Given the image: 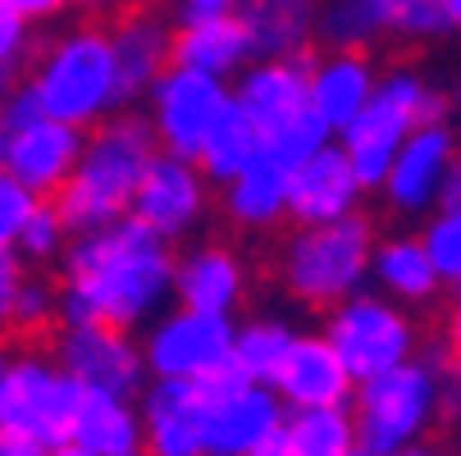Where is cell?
Here are the masks:
<instances>
[{
	"instance_id": "37",
	"label": "cell",
	"mask_w": 461,
	"mask_h": 456,
	"mask_svg": "<svg viewBox=\"0 0 461 456\" xmlns=\"http://www.w3.org/2000/svg\"><path fill=\"white\" fill-rule=\"evenodd\" d=\"M55 310V297L46 283H32L23 279L19 292H14V310H10V324H19V329H37V324H46Z\"/></svg>"
},
{
	"instance_id": "28",
	"label": "cell",
	"mask_w": 461,
	"mask_h": 456,
	"mask_svg": "<svg viewBox=\"0 0 461 456\" xmlns=\"http://www.w3.org/2000/svg\"><path fill=\"white\" fill-rule=\"evenodd\" d=\"M279 443L288 456H348L357 447V420L348 407H302L284 416Z\"/></svg>"
},
{
	"instance_id": "34",
	"label": "cell",
	"mask_w": 461,
	"mask_h": 456,
	"mask_svg": "<svg viewBox=\"0 0 461 456\" xmlns=\"http://www.w3.org/2000/svg\"><path fill=\"white\" fill-rule=\"evenodd\" d=\"M64 237H69V228H64L55 201H32V210H28V219H23V228H19V237H14V246H19L23 255H32V260H50V255L64 251Z\"/></svg>"
},
{
	"instance_id": "44",
	"label": "cell",
	"mask_w": 461,
	"mask_h": 456,
	"mask_svg": "<svg viewBox=\"0 0 461 456\" xmlns=\"http://www.w3.org/2000/svg\"><path fill=\"white\" fill-rule=\"evenodd\" d=\"M443 19H447V28L461 32V0H443Z\"/></svg>"
},
{
	"instance_id": "32",
	"label": "cell",
	"mask_w": 461,
	"mask_h": 456,
	"mask_svg": "<svg viewBox=\"0 0 461 456\" xmlns=\"http://www.w3.org/2000/svg\"><path fill=\"white\" fill-rule=\"evenodd\" d=\"M329 142H334V133L320 123V114H315V110H302L293 123L279 128V133L260 138V156H270V160L284 165V169H297L306 156H315V151L329 147Z\"/></svg>"
},
{
	"instance_id": "50",
	"label": "cell",
	"mask_w": 461,
	"mask_h": 456,
	"mask_svg": "<svg viewBox=\"0 0 461 456\" xmlns=\"http://www.w3.org/2000/svg\"><path fill=\"white\" fill-rule=\"evenodd\" d=\"M348 456H370V452H366V447H352V452H348Z\"/></svg>"
},
{
	"instance_id": "30",
	"label": "cell",
	"mask_w": 461,
	"mask_h": 456,
	"mask_svg": "<svg viewBox=\"0 0 461 456\" xmlns=\"http://www.w3.org/2000/svg\"><path fill=\"white\" fill-rule=\"evenodd\" d=\"M256 156H260V133L251 128V119L229 101V110H224L220 123L211 128V138H206L202 156H196V165H202L206 178L229 183V178H233L238 169H247Z\"/></svg>"
},
{
	"instance_id": "31",
	"label": "cell",
	"mask_w": 461,
	"mask_h": 456,
	"mask_svg": "<svg viewBox=\"0 0 461 456\" xmlns=\"http://www.w3.org/2000/svg\"><path fill=\"white\" fill-rule=\"evenodd\" d=\"M293 343V329L279 319H256V324H242L233 329V347H229V361L242 370V379L251 383H270L284 352Z\"/></svg>"
},
{
	"instance_id": "12",
	"label": "cell",
	"mask_w": 461,
	"mask_h": 456,
	"mask_svg": "<svg viewBox=\"0 0 461 456\" xmlns=\"http://www.w3.org/2000/svg\"><path fill=\"white\" fill-rule=\"evenodd\" d=\"M128 210H133V219L147 224L156 237L174 242L206 215V178L192 160L156 151L151 165L138 178V192H133V201H128Z\"/></svg>"
},
{
	"instance_id": "40",
	"label": "cell",
	"mask_w": 461,
	"mask_h": 456,
	"mask_svg": "<svg viewBox=\"0 0 461 456\" xmlns=\"http://www.w3.org/2000/svg\"><path fill=\"white\" fill-rule=\"evenodd\" d=\"M50 447L37 443L32 434H19V429H0V456H46Z\"/></svg>"
},
{
	"instance_id": "4",
	"label": "cell",
	"mask_w": 461,
	"mask_h": 456,
	"mask_svg": "<svg viewBox=\"0 0 461 456\" xmlns=\"http://www.w3.org/2000/svg\"><path fill=\"white\" fill-rule=\"evenodd\" d=\"M434 119H443V101L411 69L375 78L370 101L339 133V147H343L352 174L361 178V187H379L393 156H398V147L407 142V133L420 123H434Z\"/></svg>"
},
{
	"instance_id": "42",
	"label": "cell",
	"mask_w": 461,
	"mask_h": 456,
	"mask_svg": "<svg viewBox=\"0 0 461 456\" xmlns=\"http://www.w3.org/2000/svg\"><path fill=\"white\" fill-rule=\"evenodd\" d=\"M447 352H452V361H456V370H461V292H456L452 315H447Z\"/></svg>"
},
{
	"instance_id": "23",
	"label": "cell",
	"mask_w": 461,
	"mask_h": 456,
	"mask_svg": "<svg viewBox=\"0 0 461 456\" xmlns=\"http://www.w3.org/2000/svg\"><path fill=\"white\" fill-rule=\"evenodd\" d=\"M370 92H375V69L357 50H334L329 59L311 64L306 101L329 133H343V128L361 114V105L370 101Z\"/></svg>"
},
{
	"instance_id": "36",
	"label": "cell",
	"mask_w": 461,
	"mask_h": 456,
	"mask_svg": "<svg viewBox=\"0 0 461 456\" xmlns=\"http://www.w3.org/2000/svg\"><path fill=\"white\" fill-rule=\"evenodd\" d=\"M28 46H32V23L19 19L5 0H0V78H14L19 74Z\"/></svg>"
},
{
	"instance_id": "38",
	"label": "cell",
	"mask_w": 461,
	"mask_h": 456,
	"mask_svg": "<svg viewBox=\"0 0 461 456\" xmlns=\"http://www.w3.org/2000/svg\"><path fill=\"white\" fill-rule=\"evenodd\" d=\"M19 283H23L19 255H14V251H0V329H10V310H14Z\"/></svg>"
},
{
	"instance_id": "14",
	"label": "cell",
	"mask_w": 461,
	"mask_h": 456,
	"mask_svg": "<svg viewBox=\"0 0 461 456\" xmlns=\"http://www.w3.org/2000/svg\"><path fill=\"white\" fill-rule=\"evenodd\" d=\"M5 174L19 178L32 197H50L69 183L78 156H83V128H69L59 119L32 114L14 128H5Z\"/></svg>"
},
{
	"instance_id": "43",
	"label": "cell",
	"mask_w": 461,
	"mask_h": 456,
	"mask_svg": "<svg viewBox=\"0 0 461 456\" xmlns=\"http://www.w3.org/2000/svg\"><path fill=\"white\" fill-rule=\"evenodd\" d=\"M69 5H78V10H92V14H101V10H119L123 0H69Z\"/></svg>"
},
{
	"instance_id": "47",
	"label": "cell",
	"mask_w": 461,
	"mask_h": 456,
	"mask_svg": "<svg viewBox=\"0 0 461 456\" xmlns=\"http://www.w3.org/2000/svg\"><path fill=\"white\" fill-rule=\"evenodd\" d=\"M388 456H434V452L420 447V443H411V447H398V452H388Z\"/></svg>"
},
{
	"instance_id": "8",
	"label": "cell",
	"mask_w": 461,
	"mask_h": 456,
	"mask_svg": "<svg viewBox=\"0 0 461 456\" xmlns=\"http://www.w3.org/2000/svg\"><path fill=\"white\" fill-rule=\"evenodd\" d=\"M78 398L83 388L41 356H19L0 365V429H19L46 447H59L69 443Z\"/></svg>"
},
{
	"instance_id": "25",
	"label": "cell",
	"mask_w": 461,
	"mask_h": 456,
	"mask_svg": "<svg viewBox=\"0 0 461 456\" xmlns=\"http://www.w3.org/2000/svg\"><path fill=\"white\" fill-rule=\"evenodd\" d=\"M69 443H78L96 456H142V416L119 393H92V388H83Z\"/></svg>"
},
{
	"instance_id": "13",
	"label": "cell",
	"mask_w": 461,
	"mask_h": 456,
	"mask_svg": "<svg viewBox=\"0 0 461 456\" xmlns=\"http://www.w3.org/2000/svg\"><path fill=\"white\" fill-rule=\"evenodd\" d=\"M59 370L78 388H92V393L133 398L147 365H142V352L123 338V329H110V324H74L59 338Z\"/></svg>"
},
{
	"instance_id": "46",
	"label": "cell",
	"mask_w": 461,
	"mask_h": 456,
	"mask_svg": "<svg viewBox=\"0 0 461 456\" xmlns=\"http://www.w3.org/2000/svg\"><path fill=\"white\" fill-rule=\"evenodd\" d=\"M247 456H288V447L279 443V438H270V443H260L256 452H247Z\"/></svg>"
},
{
	"instance_id": "18",
	"label": "cell",
	"mask_w": 461,
	"mask_h": 456,
	"mask_svg": "<svg viewBox=\"0 0 461 456\" xmlns=\"http://www.w3.org/2000/svg\"><path fill=\"white\" fill-rule=\"evenodd\" d=\"M211 393L202 379H160L142 407V443L151 456H202Z\"/></svg>"
},
{
	"instance_id": "9",
	"label": "cell",
	"mask_w": 461,
	"mask_h": 456,
	"mask_svg": "<svg viewBox=\"0 0 461 456\" xmlns=\"http://www.w3.org/2000/svg\"><path fill=\"white\" fill-rule=\"evenodd\" d=\"M151 133H156V147L178 156V160H192L202 156L211 128L220 123V114L229 110L233 92L224 78H211V74H196V69H183V64H169V69L151 83Z\"/></svg>"
},
{
	"instance_id": "10",
	"label": "cell",
	"mask_w": 461,
	"mask_h": 456,
	"mask_svg": "<svg viewBox=\"0 0 461 456\" xmlns=\"http://www.w3.org/2000/svg\"><path fill=\"white\" fill-rule=\"evenodd\" d=\"M315 32L334 50H361L379 37H438L447 19L443 0H329L315 14Z\"/></svg>"
},
{
	"instance_id": "7",
	"label": "cell",
	"mask_w": 461,
	"mask_h": 456,
	"mask_svg": "<svg viewBox=\"0 0 461 456\" xmlns=\"http://www.w3.org/2000/svg\"><path fill=\"white\" fill-rule=\"evenodd\" d=\"M324 343L339 352V361H343L352 383H366V379H375V374H384L393 365L411 361L416 329L393 301L352 292V297H343L334 306V315H329Z\"/></svg>"
},
{
	"instance_id": "19",
	"label": "cell",
	"mask_w": 461,
	"mask_h": 456,
	"mask_svg": "<svg viewBox=\"0 0 461 456\" xmlns=\"http://www.w3.org/2000/svg\"><path fill=\"white\" fill-rule=\"evenodd\" d=\"M361 178L352 174L343 147H320L315 156H306L297 169H288V215L306 228V224H329L357 215L361 201Z\"/></svg>"
},
{
	"instance_id": "1",
	"label": "cell",
	"mask_w": 461,
	"mask_h": 456,
	"mask_svg": "<svg viewBox=\"0 0 461 456\" xmlns=\"http://www.w3.org/2000/svg\"><path fill=\"white\" fill-rule=\"evenodd\" d=\"M174 292L169 242L147 224L123 215L96 233H83L69 251V288L59 297L64 324H110L133 329L147 324Z\"/></svg>"
},
{
	"instance_id": "24",
	"label": "cell",
	"mask_w": 461,
	"mask_h": 456,
	"mask_svg": "<svg viewBox=\"0 0 461 456\" xmlns=\"http://www.w3.org/2000/svg\"><path fill=\"white\" fill-rule=\"evenodd\" d=\"M233 14L247 32L251 59H275V55L306 50L320 5L315 0H242Z\"/></svg>"
},
{
	"instance_id": "33",
	"label": "cell",
	"mask_w": 461,
	"mask_h": 456,
	"mask_svg": "<svg viewBox=\"0 0 461 456\" xmlns=\"http://www.w3.org/2000/svg\"><path fill=\"white\" fill-rule=\"evenodd\" d=\"M420 246H425L429 265H434V279L461 288V201L438 206V215L420 233Z\"/></svg>"
},
{
	"instance_id": "11",
	"label": "cell",
	"mask_w": 461,
	"mask_h": 456,
	"mask_svg": "<svg viewBox=\"0 0 461 456\" xmlns=\"http://www.w3.org/2000/svg\"><path fill=\"white\" fill-rule=\"evenodd\" d=\"M229 347H233L229 315H206V310L183 306V310L156 319L142 365L156 379H206L229 365Z\"/></svg>"
},
{
	"instance_id": "41",
	"label": "cell",
	"mask_w": 461,
	"mask_h": 456,
	"mask_svg": "<svg viewBox=\"0 0 461 456\" xmlns=\"http://www.w3.org/2000/svg\"><path fill=\"white\" fill-rule=\"evenodd\" d=\"M183 19H202V14H233L242 0H178Z\"/></svg>"
},
{
	"instance_id": "17",
	"label": "cell",
	"mask_w": 461,
	"mask_h": 456,
	"mask_svg": "<svg viewBox=\"0 0 461 456\" xmlns=\"http://www.w3.org/2000/svg\"><path fill=\"white\" fill-rule=\"evenodd\" d=\"M306 83H311V55H275V59H251L238 74L233 105L251 119V128L260 138L279 133L284 123H293L302 110H311L306 101Z\"/></svg>"
},
{
	"instance_id": "27",
	"label": "cell",
	"mask_w": 461,
	"mask_h": 456,
	"mask_svg": "<svg viewBox=\"0 0 461 456\" xmlns=\"http://www.w3.org/2000/svg\"><path fill=\"white\" fill-rule=\"evenodd\" d=\"M224 206L247 228H270L288 215V169L270 156H256L224 183Z\"/></svg>"
},
{
	"instance_id": "15",
	"label": "cell",
	"mask_w": 461,
	"mask_h": 456,
	"mask_svg": "<svg viewBox=\"0 0 461 456\" xmlns=\"http://www.w3.org/2000/svg\"><path fill=\"white\" fill-rule=\"evenodd\" d=\"M452 169H456V142L443 128V119H434V123H420L407 133V142L398 147V156H393L379 187L388 192V201L398 210L420 215V210L438 206L443 183H447Z\"/></svg>"
},
{
	"instance_id": "49",
	"label": "cell",
	"mask_w": 461,
	"mask_h": 456,
	"mask_svg": "<svg viewBox=\"0 0 461 456\" xmlns=\"http://www.w3.org/2000/svg\"><path fill=\"white\" fill-rule=\"evenodd\" d=\"M14 92V78H0V105H5V96Z\"/></svg>"
},
{
	"instance_id": "21",
	"label": "cell",
	"mask_w": 461,
	"mask_h": 456,
	"mask_svg": "<svg viewBox=\"0 0 461 456\" xmlns=\"http://www.w3.org/2000/svg\"><path fill=\"white\" fill-rule=\"evenodd\" d=\"M169 28L160 14L138 10L123 14L110 28V50H114V78H119V101L147 96L151 83L169 69Z\"/></svg>"
},
{
	"instance_id": "6",
	"label": "cell",
	"mask_w": 461,
	"mask_h": 456,
	"mask_svg": "<svg viewBox=\"0 0 461 456\" xmlns=\"http://www.w3.org/2000/svg\"><path fill=\"white\" fill-rule=\"evenodd\" d=\"M438 416V370L425 361H402L366 383H357V447L388 456L411 447Z\"/></svg>"
},
{
	"instance_id": "45",
	"label": "cell",
	"mask_w": 461,
	"mask_h": 456,
	"mask_svg": "<svg viewBox=\"0 0 461 456\" xmlns=\"http://www.w3.org/2000/svg\"><path fill=\"white\" fill-rule=\"evenodd\" d=\"M46 456H96V452H87V447H78V443H59V447H50Z\"/></svg>"
},
{
	"instance_id": "22",
	"label": "cell",
	"mask_w": 461,
	"mask_h": 456,
	"mask_svg": "<svg viewBox=\"0 0 461 456\" xmlns=\"http://www.w3.org/2000/svg\"><path fill=\"white\" fill-rule=\"evenodd\" d=\"M169 64H183V69L211 74V78L242 74L251 64V46H247V32H242L238 14L183 19V28L169 37Z\"/></svg>"
},
{
	"instance_id": "2",
	"label": "cell",
	"mask_w": 461,
	"mask_h": 456,
	"mask_svg": "<svg viewBox=\"0 0 461 456\" xmlns=\"http://www.w3.org/2000/svg\"><path fill=\"white\" fill-rule=\"evenodd\" d=\"M156 133L147 119H101V128L92 133V142H83V156L69 174V183L59 187V219L69 233H96L114 219L128 215V201L138 192L142 169L156 156Z\"/></svg>"
},
{
	"instance_id": "26",
	"label": "cell",
	"mask_w": 461,
	"mask_h": 456,
	"mask_svg": "<svg viewBox=\"0 0 461 456\" xmlns=\"http://www.w3.org/2000/svg\"><path fill=\"white\" fill-rule=\"evenodd\" d=\"M242 265L220 251V246H202L192 251L183 265H174V297L187 310H206V315H229L242 301Z\"/></svg>"
},
{
	"instance_id": "3",
	"label": "cell",
	"mask_w": 461,
	"mask_h": 456,
	"mask_svg": "<svg viewBox=\"0 0 461 456\" xmlns=\"http://www.w3.org/2000/svg\"><path fill=\"white\" fill-rule=\"evenodd\" d=\"M28 92L46 119H59L69 128H92V123L110 119V110L119 105L110 32L105 28L59 32L46 46V55L37 59Z\"/></svg>"
},
{
	"instance_id": "29",
	"label": "cell",
	"mask_w": 461,
	"mask_h": 456,
	"mask_svg": "<svg viewBox=\"0 0 461 456\" xmlns=\"http://www.w3.org/2000/svg\"><path fill=\"white\" fill-rule=\"evenodd\" d=\"M370 274L384 283V292H393L398 301H429L434 288H438L420 237H393V242L375 246L370 251Z\"/></svg>"
},
{
	"instance_id": "5",
	"label": "cell",
	"mask_w": 461,
	"mask_h": 456,
	"mask_svg": "<svg viewBox=\"0 0 461 456\" xmlns=\"http://www.w3.org/2000/svg\"><path fill=\"white\" fill-rule=\"evenodd\" d=\"M370 224L357 215L329 219V224H306L284 255V279L297 301L306 306H339L343 297L361 292L370 279Z\"/></svg>"
},
{
	"instance_id": "20",
	"label": "cell",
	"mask_w": 461,
	"mask_h": 456,
	"mask_svg": "<svg viewBox=\"0 0 461 456\" xmlns=\"http://www.w3.org/2000/svg\"><path fill=\"white\" fill-rule=\"evenodd\" d=\"M270 388L279 393L284 407L302 411V407H348V398H352L357 383L348 379L339 352L329 347L324 338H315V334H306V338L293 334V343H288V352H284V361H279Z\"/></svg>"
},
{
	"instance_id": "35",
	"label": "cell",
	"mask_w": 461,
	"mask_h": 456,
	"mask_svg": "<svg viewBox=\"0 0 461 456\" xmlns=\"http://www.w3.org/2000/svg\"><path fill=\"white\" fill-rule=\"evenodd\" d=\"M32 201H37V197H32L19 178L0 174V251H14V237H19V228H23Z\"/></svg>"
},
{
	"instance_id": "48",
	"label": "cell",
	"mask_w": 461,
	"mask_h": 456,
	"mask_svg": "<svg viewBox=\"0 0 461 456\" xmlns=\"http://www.w3.org/2000/svg\"><path fill=\"white\" fill-rule=\"evenodd\" d=\"M5 138L10 133H5V123H0V174H5Z\"/></svg>"
},
{
	"instance_id": "16",
	"label": "cell",
	"mask_w": 461,
	"mask_h": 456,
	"mask_svg": "<svg viewBox=\"0 0 461 456\" xmlns=\"http://www.w3.org/2000/svg\"><path fill=\"white\" fill-rule=\"evenodd\" d=\"M284 402L270 383H238L224 393H211L206 407V443L202 456H247L260 443L279 438Z\"/></svg>"
},
{
	"instance_id": "39",
	"label": "cell",
	"mask_w": 461,
	"mask_h": 456,
	"mask_svg": "<svg viewBox=\"0 0 461 456\" xmlns=\"http://www.w3.org/2000/svg\"><path fill=\"white\" fill-rule=\"evenodd\" d=\"M5 5L28 23H46V19H59L64 10H69V0H5Z\"/></svg>"
}]
</instances>
